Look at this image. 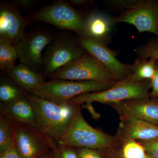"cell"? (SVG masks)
Wrapping results in <instances>:
<instances>
[{
  "mask_svg": "<svg viewBox=\"0 0 158 158\" xmlns=\"http://www.w3.org/2000/svg\"><path fill=\"white\" fill-rule=\"evenodd\" d=\"M34 113L38 128L54 141H60L70 126L77 105L60 104L27 93Z\"/></svg>",
  "mask_w": 158,
  "mask_h": 158,
  "instance_id": "1",
  "label": "cell"
},
{
  "mask_svg": "<svg viewBox=\"0 0 158 158\" xmlns=\"http://www.w3.org/2000/svg\"><path fill=\"white\" fill-rule=\"evenodd\" d=\"M53 37L45 31L26 33L15 45L21 63L36 70L43 66L42 52L53 41Z\"/></svg>",
  "mask_w": 158,
  "mask_h": 158,
  "instance_id": "9",
  "label": "cell"
},
{
  "mask_svg": "<svg viewBox=\"0 0 158 158\" xmlns=\"http://www.w3.org/2000/svg\"><path fill=\"white\" fill-rule=\"evenodd\" d=\"M143 58H150L158 60V44L150 43L144 46L140 51Z\"/></svg>",
  "mask_w": 158,
  "mask_h": 158,
  "instance_id": "25",
  "label": "cell"
},
{
  "mask_svg": "<svg viewBox=\"0 0 158 158\" xmlns=\"http://www.w3.org/2000/svg\"><path fill=\"white\" fill-rule=\"evenodd\" d=\"M13 3L23 9H27L34 5V1L33 0H14Z\"/></svg>",
  "mask_w": 158,
  "mask_h": 158,
  "instance_id": "29",
  "label": "cell"
},
{
  "mask_svg": "<svg viewBox=\"0 0 158 158\" xmlns=\"http://www.w3.org/2000/svg\"><path fill=\"white\" fill-rule=\"evenodd\" d=\"M120 122L116 136L122 144L130 140H158V126L125 115H119Z\"/></svg>",
  "mask_w": 158,
  "mask_h": 158,
  "instance_id": "13",
  "label": "cell"
},
{
  "mask_svg": "<svg viewBox=\"0 0 158 158\" xmlns=\"http://www.w3.org/2000/svg\"><path fill=\"white\" fill-rule=\"evenodd\" d=\"M18 58L15 45L7 40L0 38V68L3 72L15 65Z\"/></svg>",
  "mask_w": 158,
  "mask_h": 158,
  "instance_id": "20",
  "label": "cell"
},
{
  "mask_svg": "<svg viewBox=\"0 0 158 158\" xmlns=\"http://www.w3.org/2000/svg\"><path fill=\"white\" fill-rule=\"evenodd\" d=\"M138 141L144 147L147 154L152 158H158V140Z\"/></svg>",
  "mask_w": 158,
  "mask_h": 158,
  "instance_id": "26",
  "label": "cell"
},
{
  "mask_svg": "<svg viewBox=\"0 0 158 158\" xmlns=\"http://www.w3.org/2000/svg\"><path fill=\"white\" fill-rule=\"evenodd\" d=\"M156 60L150 59L148 61H138L130 66L131 75L138 81H148L152 78L155 73Z\"/></svg>",
  "mask_w": 158,
  "mask_h": 158,
  "instance_id": "19",
  "label": "cell"
},
{
  "mask_svg": "<svg viewBox=\"0 0 158 158\" xmlns=\"http://www.w3.org/2000/svg\"><path fill=\"white\" fill-rule=\"evenodd\" d=\"M51 152V151H50ZM50 152L44 154L40 156L38 158H51L50 155Z\"/></svg>",
  "mask_w": 158,
  "mask_h": 158,
  "instance_id": "31",
  "label": "cell"
},
{
  "mask_svg": "<svg viewBox=\"0 0 158 158\" xmlns=\"http://www.w3.org/2000/svg\"><path fill=\"white\" fill-rule=\"evenodd\" d=\"M27 92L21 89L10 79L2 78L0 82V102L6 104L26 96Z\"/></svg>",
  "mask_w": 158,
  "mask_h": 158,
  "instance_id": "18",
  "label": "cell"
},
{
  "mask_svg": "<svg viewBox=\"0 0 158 158\" xmlns=\"http://www.w3.org/2000/svg\"><path fill=\"white\" fill-rule=\"evenodd\" d=\"M0 158H22L15 145L14 143L6 151L0 153Z\"/></svg>",
  "mask_w": 158,
  "mask_h": 158,
  "instance_id": "28",
  "label": "cell"
},
{
  "mask_svg": "<svg viewBox=\"0 0 158 158\" xmlns=\"http://www.w3.org/2000/svg\"><path fill=\"white\" fill-rule=\"evenodd\" d=\"M4 73L11 81L27 93L31 94L45 82L37 71L22 63L8 69Z\"/></svg>",
  "mask_w": 158,
  "mask_h": 158,
  "instance_id": "15",
  "label": "cell"
},
{
  "mask_svg": "<svg viewBox=\"0 0 158 158\" xmlns=\"http://www.w3.org/2000/svg\"><path fill=\"white\" fill-rule=\"evenodd\" d=\"M84 49L68 37L54 40L46 48L43 57V66L47 75H52L59 69L83 56Z\"/></svg>",
  "mask_w": 158,
  "mask_h": 158,
  "instance_id": "8",
  "label": "cell"
},
{
  "mask_svg": "<svg viewBox=\"0 0 158 158\" xmlns=\"http://www.w3.org/2000/svg\"><path fill=\"white\" fill-rule=\"evenodd\" d=\"M69 2L72 5L79 6L87 4V3L89 2V1L86 0H70Z\"/></svg>",
  "mask_w": 158,
  "mask_h": 158,
  "instance_id": "30",
  "label": "cell"
},
{
  "mask_svg": "<svg viewBox=\"0 0 158 158\" xmlns=\"http://www.w3.org/2000/svg\"><path fill=\"white\" fill-rule=\"evenodd\" d=\"M144 158H152V157H151V156L148 155L147 154V155L145 156V157H144Z\"/></svg>",
  "mask_w": 158,
  "mask_h": 158,
  "instance_id": "32",
  "label": "cell"
},
{
  "mask_svg": "<svg viewBox=\"0 0 158 158\" xmlns=\"http://www.w3.org/2000/svg\"><path fill=\"white\" fill-rule=\"evenodd\" d=\"M81 105H77L76 111L67 132L57 144L74 148L107 150L121 144L116 136L91 127L82 115Z\"/></svg>",
  "mask_w": 158,
  "mask_h": 158,
  "instance_id": "2",
  "label": "cell"
},
{
  "mask_svg": "<svg viewBox=\"0 0 158 158\" xmlns=\"http://www.w3.org/2000/svg\"><path fill=\"white\" fill-rule=\"evenodd\" d=\"M150 80V86L152 88V92L150 96L158 98V64L156 65L155 73Z\"/></svg>",
  "mask_w": 158,
  "mask_h": 158,
  "instance_id": "27",
  "label": "cell"
},
{
  "mask_svg": "<svg viewBox=\"0 0 158 158\" xmlns=\"http://www.w3.org/2000/svg\"><path fill=\"white\" fill-rule=\"evenodd\" d=\"M0 114L12 123H20L38 128L34 109L27 96L10 103L0 105Z\"/></svg>",
  "mask_w": 158,
  "mask_h": 158,
  "instance_id": "16",
  "label": "cell"
},
{
  "mask_svg": "<svg viewBox=\"0 0 158 158\" xmlns=\"http://www.w3.org/2000/svg\"><path fill=\"white\" fill-rule=\"evenodd\" d=\"M122 158H144L147 155L142 144L135 140H130L121 144Z\"/></svg>",
  "mask_w": 158,
  "mask_h": 158,
  "instance_id": "22",
  "label": "cell"
},
{
  "mask_svg": "<svg viewBox=\"0 0 158 158\" xmlns=\"http://www.w3.org/2000/svg\"><path fill=\"white\" fill-rule=\"evenodd\" d=\"M158 9L153 3L148 1H136L125 12L116 18L114 22L133 25L139 32L158 34Z\"/></svg>",
  "mask_w": 158,
  "mask_h": 158,
  "instance_id": "10",
  "label": "cell"
},
{
  "mask_svg": "<svg viewBox=\"0 0 158 158\" xmlns=\"http://www.w3.org/2000/svg\"><path fill=\"white\" fill-rule=\"evenodd\" d=\"M12 122L0 114V153L6 151L14 144Z\"/></svg>",
  "mask_w": 158,
  "mask_h": 158,
  "instance_id": "21",
  "label": "cell"
},
{
  "mask_svg": "<svg viewBox=\"0 0 158 158\" xmlns=\"http://www.w3.org/2000/svg\"><path fill=\"white\" fill-rule=\"evenodd\" d=\"M116 82L100 83L93 81H79L52 79L44 82L31 94L57 103L63 104L68 103L71 100L82 94L106 90Z\"/></svg>",
  "mask_w": 158,
  "mask_h": 158,
  "instance_id": "4",
  "label": "cell"
},
{
  "mask_svg": "<svg viewBox=\"0 0 158 158\" xmlns=\"http://www.w3.org/2000/svg\"><path fill=\"white\" fill-rule=\"evenodd\" d=\"M112 26L111 20L101 12H94L85 19L83 36L102 41L107 35Z\"/></svg>",
  "mask_w": 158,
  "mask_h": 158,
  "instance_id": "17",
  "label": "cell"
},
{
  "mask_svg": "<svg viewBox=\"0 0 158 158\" xmlns=\"http://www.w3.org/2000/svg\"><path fill=\"white\" fill-rule=\"evenodd\" d=\"M52 79L115 83L118 80L90 54L83 56L59 69L50 76Z\"/></svg>",
  "mask_w": 158,
  "mask_h": 158,
  "instance_id": "5",
  "label": "cell"
},
{
  "mask_svg": "<svg viewBox=\"0 0 158 158\" xmlns=\"http://www.w3.org/2000/svg\"><path fill=\"white\" fill-rule=\"evenodd\" d=\"M150 87L148 81H138L130 75L126 78L116 82L109 89L82 94L71 100L68 103L82 105L97 102L110 106L128 100L149 97Z\"/></svg>",
  "mask_w": 158,
  "mask_h": 158,
  "instance_id": "3",
  "label": "cell"
},
{
  "mask_svg": "<svg viewBox=\"0 0 158 158\" xmlns=\"http://www.w3.org/2000/svg\"><path fill=\"white\" fill-rule=\"evenodd\" d=\"M11 126L14 144L22 158H38L56 146V141L39 128L20 123Z\"/></svg>",
  "mask_w": 158,
  "mask_h": 158,
  "instance_id": "7",
  "label": "cell"
},
{
  "mask_svg": "<svg viewBox=\"0 0 158 158\" xmlns=\"http://www.w3.org/2000/svg\"><path fill=\"white\" fill-rule=\"evenodd\" d=\"M119 158H122V157L121 153H120V156H119Z\"/></svg>",
  "mask_w": 158,
  "mask_h": 158,
  "instance_id": "33",
  "label": "cell"
},
{
  "mask_svg": "<svg viewBox=\"0 0 158 158\" xmlns=\"http://www.w3.org/2000/svg\"><path fill=\"white\" fill-rule=\"evenodd\" d=\"M30 18L84 35L85 19L69 2L56 1L32 13Z\"/></svg>",
  "mask_w": 158,
  "mask_h": 158,
  "instance_id": "6",
  "label": "cell"
},
{
  "mask_svg": "<svg viewBox=\"0 0 158 158\" xmlns=\"http://www.w3.org/2000/svg\"><path fill=\"white\" fill-rule=\"evenodd\" d=\"M30 23V19L23 16L13 2H1L0 38L16 45L26 34Z\"/></svg>",
  "mask_w": 158,
  "mask_h": 158,
  "instance_id": "12",
  "label": "cell"
},
{
  "mask_svg": "<svg viewBox=\"0 0 158 158\" xmlns=\"http://www.w3.org/2000/svg\"><path fill=\"white\" fill-rule=\"evenodd\" d=\"M78 158H103V150L88 148H75Z\"/></svg>",
  "mask_w": 158,
  "mask_h": 158,
  "instance_id": "24",
  "label": "cell"
},
{
  "mask_svg": "<svg viewBox=\"0 0 158 158\" xmlns=\"http://www.w3.org/2000/svg\"><path fill=\"white\" fill-rule=\"evenodd\" d=\"M51 158H78L75 148L56 143L50 152Z\"/></svg>",
  "mask_w": 158,
  "mask_h": 158,
  "instance_id": "23",
  "label": "cell"
},
{
  "mask_svg": "<svg viewBox=\"0 0 158 158\" xmlns=\"http://www.w3.org/2000/svg\"><path fill=\"white\" fill-rule=\"evenodd\" d=\"M79 44L104 66L118 81L131 74L130 65L120 62L114 52L108 48L102 41L81 36Z\"/></svg>",
  "mask_w": 158,
  "mask_h": 158,
  "instance_id": "11",
  "label": "cell"
},
{
  "mask_svg": "<svg viewBox=\"0 0 158 158\" xmlns=\"http://www.w3.org/2000/svg\"><path fill=\"white\" fill-rule=\"evenodd\" d=\"M125 115L158 126V101L146 98L128 100L110 105Z\"/></svg>",
  "mask_w": 158,
  "mask_h": 158,
  "instance_id": "14",
  "label": "cell"
}]
</instances>
